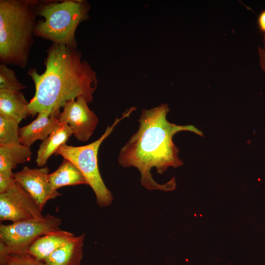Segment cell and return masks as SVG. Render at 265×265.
Masks as SVG:
<instances>
[{
    "mask_svg": "<svg viewBox=\"0 0 265 265\" xmlns=\"http://www.w3.org/2000/svg\"><path fill=\"white\" fill-rule=\"evenodd\" d=\"M169 111L168 105L165 104L143 109L137 131L121 149L118 157V163L122 167L138 169L141 185L150 190L169 191L175 187L174 179L160 184L154 180L151 173L153 168L162 174L170 167L176 168L183 164L179 157V150L173 141L174 135L189 131L203 136V132L193 125H178L168 121L166 116Z\"/></svg>",
    "mask_w": 265,
    "mask_h": 265,
    "instance_id": "6da1fadb",
    "label": "cell"
},
{
    "mask_svg": "<svg viewBox=\"0 0 265 265\" xmlns=\"http://www.w3.org/2000/svg\"><path fill=\"white\" fill-rule=\"evenodd\" d=\"M47 53L44 73L39 74L35 69L27 72L35 87L28 106L30 115L59 111L79 96L91 102L97 87L96 73L77 48L53 43Z\"/></svg>",
    "mask_w": 265,
    "mask_h": 265,
    "instance_id": "7a4b0ae2",
    "label": "cell"
},
{
    "mask_svg": "<svg viewBox=\"0 0 265 265\" xmlns=\"http://www.w3.org/2000/svg\"><path fill=\"white\" fill-rule=\"evenodd\" d=\"M36 0H0V61L24 68L33 45Z\"/></svg>",
    "mask_w": 265,
    "mask_h": 265,
    "instance_id": "3957f363",
    "label": "cell"
},
{
    "mask_svg": "<svg viewBox=\"0 0 265 265\" xmlns=\"http://www.w3.org/2000/svg\"><path fill=\"white\" fill-rule=\"evenodd\" d=\"M90 8L89 3L83 0L39 2L37 15L43 19L36 23L33 35L77 48L75 32L79 24L89 18Z\"/></svg>",
    "mask_w": 265,
    "mask_h": 265,
    "instance_id": "277c9868",
    "label": "cell"
},
{
    "mask_svg": "<svg viewBox=\"0 0 265 265\" xmlns=\"http://www.w3.org/2000/svg\"><path fill=\"white\" fill-rule=\"evenodd\" d=\"M135 109V107H132L123 113L121 118H116L113 124L108 126L101 136L95 141L81 146H70L65 143L61 145L54 154L71 161L80 169L87 185L93 189L97 203L100 207L109 206L112 202L113 195L105 185L99 172L97 158L99 148L117 124L128 117Z\"/></svg>",
    "mask_w": 265,
    "mask_h": 265,
    "instance_id": "5b68a950",
    "label": "cell"
},
{
    "mask_svg": "<svg viewBox=\"0 0 265 265\" xmlns=\"http://www.w3.org/2000/svg\"><path fill=\"white\" fill-rule=\"evenodd\" d=\"M61 219L47 214L43 218L0 225V264L5 265L7 255L26 252L38 238L60 230Z\"/></svg>",
    "mask_w": 265,
    "mask_h": 265,
    "instance_id": "8992f818",
    "label": "cell"
},
{
    "mask_svg": "<svg viewBox=\"0 0 265 265\" xmlns=\"http://www.w3.org/2000/svg\"><path fill=\"white\" fill-rule=\"evenodd\" d=\"M42 210L16 181L0 193V219L16 222L43 218Z\"/></svg>",
    "mask_w": 265,
    "mask_h": 265,
    "instance_id": "52a82bcc",
    "label": "cell"
},
{
    "mask_svg": "<svg viewBox=\"0 0 265 265\" xmlns=\"http://www.w3.org/2000/svg\"><path fill=\"white\" fill-rule=\"evenodd\" d=\"M88 104L83 96L70 100L65 103L58 116L59 122L66 123L71 128L73 135L82 142L90 138L99 121Z\"/></svg>",
    "mask_w": 265,
    "mask_h": 265,
    "instance_id": "ba28073f",
    "label": "cell"
},
{
    "mask_svg": "<svg viewBox=\"0 0 265 265\" xmlns=\"http://www.w3.org/2000/svg\"><path fill=\"white\" fill-rule=\"evenodd\" d=\"M48 167L30 168L24 166L14 173L15 181L26 190L42 210L47 202L61 195L53 189Z\"/></svg>",
    "mask_w": 265,
    "mask_h": 265,
    "instance_id": "9c48e42d",
    "label": "cell"
},
{
    "mask_svg": "<svg viewBox=\"0 0 265 265\" xmlns=\"http://www.w3.org/2000/svg\"><path fill=\"white\" fill-rule=\"evenodd\" d=\"M60 110L53 112L43 111L26 126L20 128V143L29 147L37 140L43 141L59 124Z\"/></svg>",
    "mask_w": 265,
    "mask_h": 265,
    "instance_id": "30bf717a",
    "label": "cell"
},
{
    "mask_svg": "<svg viewBox=\"0 0 265 265\" xmlns=\"http://www.w3.org/2000/svg\"><path fill=\"white\" fill-rule=\"evenodd\" d=\"M74 237V234L71 232L60 229L38 238L28 247L26 253L38 260L44 261L55 250Z\"/></svg>",
    "mask_w": 265,
    "mask_h": 265,
    "instance_id": "8fae6325",
    "label": "cell"
},
{
    "mask_svg": "<svg viewBox=\"0 0 265 265\" xmlns=\"http://www.w3.org/2000/svg\"><path fill=\"white\" fill-rule=\"evenodd\" d=\"M85 234L75 236L44 260L47 265H81Z\"/></svg>",
    "mask_w": 265,
    "mask_h": 265,
    "instance_id": "7c38bea8",
    "label": "cell"
},
{
    "mask_svg": "<svg viewBox=\"0 0 265 265\" xmlns=\"http://www.w3.org/2000/svg\"><path fill=\"white\" fill-rule=\"evenodd\" d=\"M29 102L21 91L0 90V115L14 119L19 123L30 115Z\"/></svg>",
    "mask_w": 265,
    "mask_h": 265,
    "instance_id": "4fadbf2b",
    "label": "cell"
},
{
    "mask_svg": "<svg viewBox=\"0 0 265 265\" xmlns=\"http://www.w3.org/2000/svg\"><path fill=\"white\" fill-rule=\"evenodd\" d=\"M72 134L73 131L70 127L65 122H60L40 145L36 159L37 166L42 167L45 165L48 159L55 154L61 145L66 143Z\"/></svg>",
    "mask_w": 265,
    "mask_h": 265,
    "instance_id": "5bb4252c",
    "label": "cell"
},
{
    "mask_svg": "<svg viewBox=\"0 0 265 265\" xmlns=\"http://www.w3.org/2000/svg\"><path fill=\"white\" fill-rule=\"evenodd\" d=\"M49 181L52 188L55 191L64 186L87 185L80 169L65 159L58 168L49 174Z\"/></svg>",
    "mask_w": 265,
    "mask_h": 265,
    "instance_id": "9a60e30c",
    "label": "cell"
},
{
    "mask_svg": "<svg viewBox=\"0 0 265 265\" xmlns=\"http://www.w3.org/2000/svg\"><path fill=\"white\" fill-rule=\"evenodd\" d=\"M31 156L30 147L21 143L0 145V171H12L17 164L30 161Z\"/></svg>",
    "mask_w": 265,
    "mask_h": 265,
    "instance_id": "2e32d148",
    "label": "cell"
},
{
    "mask_svg": "<svg viewBox=\"0 0 265 265\" xmlns=\"http://www.w3.org/2000/svg\"><path fill=\"white\" fill-rule=\"evenodd\" d=\"M19 124L14 119L0 115V145L20 143Z\"/></svg>",
    "mask_w": 265,
    "mask_h": 265,
    "instance_id": "e0dca14e",
    "label": "cell"
},
{
    "mask_svg": "<svg viewBox=\"0 0 265 265\" xmlns=\"http://www.w3.org/2000/svg\"><path fill=\"white\" fill-rule=\"evenodd\" d=\"M26 86L17 78L15 72L6 65H0V90H7L21 91Z\"/></svg>",
    "mask_w": 265,
    "mask_h": 265,
    "instance_id": "ac0fdd59",
    "label": "cell"
},
{
    "mask_svg": "<svg viewBox=\"0 0 265 265\" xmlns=\"http://www.w3.org/2000/svg\"><path fill=\"white\" fill-rule=\"evenodd\" d=\"M5 263V265H47L26 252L9 254L6 257Z\"/></svg>",
    "mask_w": 265,
    "mask_h": 265,
    "instance_id": "d6986e66",
    "label": "cell"
},
{
    "mask_svg": "<svg viewBox=\"0 0 265 265\" xmlns=\"http://www.w3.org/2000/svg\"><path fill=\"white\" fill-rule=\"evenodd\" d=\"M15 182L12 171H0V193L7 190Z\"/></svg>",
    "mask_w": 265,
    "mask_h": 265,
    "instance_id": "ffe728a7",
    "label": "cell"
},
{
    "mask_svg": "<svg viewBox=\"0 0 265 265\" xmlns=\"http://www.w3.org/2000/svg\"><path fill=\"white\" fill-rule=\"evenodd\" d=\"M257 25L260 31L265 35V9L259 15L257 18Z\"/></svg>",
    "mask_w": 265,
    "mask_h": 265,
    "instance_id": "44dd1931",
    "label": "cell"
},
{
    "mask_svg": "<svg viewBox=\"0 0 265 265\" xmlns=\"http://www.w3.org/2000/svg\"><path fill=\"white\" fill-rule=\"evenodd\" d=\"M259 64L262 70L265 73V49L258 47Z\"/></svg>",
    "mask_w": 265,
    "mask_h": 265,
    "instance_id": "7402d4cb",
    "label": "cell"
}]
</instances>
